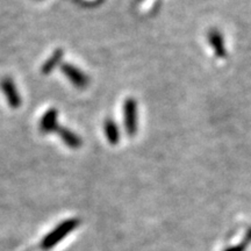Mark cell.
I'll list each match as a JSON object with an SVG mask.
<instances>
[{
	"mask_svg": "<svg viewBox=\"0 0 251 251\" xmlns=\"http://www.w3.org/2000/svg\"><path fill=\"white\" fill-rule=\"evenodd\" d=\"M57 117L58 113L56 109L51 108L49 111H47L42 117V119H41V131L43 133H51L55 132L56 129H58Z\"/></svg>",
	"mask_w": 251,
	"mask_h": 251,
	"instance_id": "cell-4",
	"label": "cell"
},
{
	"mask_svg": "<svg viewBox=\"0 0 251 251\" xmlns=\"http://www.w3.org/2000/svg\"><path fill=\"white\" fill-rule=\"evenodd\" d=\"M77 226H78V221L77 220H67L66 222L61 223L57 228L52 230L51 234H49L44 238L43 247L50 248L55 246L56 243H58V241L62 240L63 237H66V236L69 234L72 229H75Z\"/></svg>",
	"mask_w": 251,
	"mask_h": 251,
	"instance_id": "cell-1",
	"label": "cell"
},
{
	"mask_svg": "<svg viewBox=\"0 0 251 251\" xmlns=\"http://www.w3.org/2000/svg\"><path fill=\"white\" fill-rule=\"evenodd\" d=\"M61 69L64 75L67 77V79H69L76 87L84 88L87 86L88 78L84 72H82L81 70L78 69V67H76L70 63H64L63 66L61 67Z\"/></svg>",
	"mask_w": 251,
	"mask_h": 251,
	"instance_id": "cell-2",
	"label": "cell"
},
{
	"mask_svg": "<svg viewBox=\"0 0 251 251\" xmlns=\"http://www.w3.org/2000/svg\"><path fill=\"white\" fill-rule=\"evenodd\" d=\"M1 88L4 91V94L7 99L8 105L12 108H17L21 105V98H20V94L17 92L16 85L10 77H5L1 81Z\"/></svg>",
	"mask_w": 251,
	"mask_h": 251,
	"instance_id": "cell-3",
	"label": "cell"
},
{
	"mask_svg": "<svg viewBox=\"0 0 251 251\" xmlns=\"http://www.w3.org/2000/svg\"><path fill=\"white\" fill-rule=\"evenodd\" d=\"M58 135H60L62 141L67 144V147L72 148V149H77L82 146V138L76 134L70 131L67 128H58Z\"/></svg>",
	"mask_w": 251,
	"mask_h": 251,
	"instance_id": "cell-6",
	"label": "cell"
},
{
	"mask_svg": "<svg viewBox=\"0 0 251 251\" xmlns=\"http://www.w3.org/2000/svg\"><path fill=\"white\" fill-rule=\"evenodd\" d=\"M105 133L109 142L112 144L117 143V141H119V132H117V126H115V123L112 120L106 121Z\"/></svg>",
	"mask_w": 251,
	"mask_h": 251,
	"instance_id": "cell-8",
	"label": "cell"
},
{
	"mask_svg": "<svg viewBox=\"0 0 251 251\" xmlns=\"http://www.w3.org/2000/svg\"><path fill=\"white\" fill-rule=\"evenodd\" d=\"M136 108H135V101L129 99L126 101L125 105V120L126 127L129 134H134L136 129Z\"/></svg>",
	"mask_w": 251,
	"mask_h": 251,
	"instance_id": "cell-5",
	"label": "cell"
},
{
	"mask_svg": "<svg viewBox=\"0 0 251 251\" xmlns=\"http://www.w3.org/2000/svg\"><path fill=\"white\" fill-rule=\"evenodd\" d=\"M62 56H63V51H62L61 49L55 50V51L52 52V55L50 56L48 60L44 62V64H43V67H42V72L43 73L51 72L52 70H54L55 67L58 66V63H60V62H61Z\"/></svg>",
	"mask_w": 251,
	"mask_h": 251,
	"instance_id": "cell-7",
	"label": "cell"
}]
</instances>
